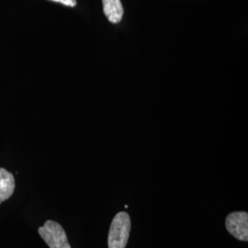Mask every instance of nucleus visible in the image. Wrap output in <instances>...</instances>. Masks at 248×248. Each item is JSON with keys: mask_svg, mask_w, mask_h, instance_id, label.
Wrapping results in <instances>:
<instances>
[{"mask_svg": "<svg viewBox=\"0 0 248 248\" xmlns=\"http://www.w3.org/2000/svg\"><path fill=\"white\" fill-rule=\"evenodd\" d=\"M131 231V219L125 212L117 213L110 224L108 236V248H125Z\"/></svg>", "mask_w": 248, "mask_h": 248, "instance_id": "obj_1", "label": "nucleus"}, {"mask_svg": "<svg viewBox=\"0 0 248 248\" xmlns=\"http://www.w3.org/2000/svg\"><path fill=\"white\" fill-rule=\"evenodd\" d=\"M38 232L50 248H71L65 231L58 222L49 220Z\"/></svg>", "mask_w": 248, "mask_h": 248, "instance_id": "obj_2", "label": "nucleus"}, {"mask_svg": "<svg viewBox=\"0 0 248 248\" xmlns=\"http://www.w3.org/2000/svg\"><path fill=\"white\" fill-rule=\"evenodd\" d=\"M226 229L236 239L244 242L248 241V213L247 212H234L226 217Z\"/></svg>", "mask_w": 248, "mask_h": 248, "instance_id": "obj_3", "label": "nucleus"}, {"mask_svg": "<svg viewBox=\"0 0 248 248\" xmlns=\"http://www.w3.org/2000/svg\"><path fill=\"white\" fill-rule=\"evenodd\" d=\"M15 189L14 176L5 169H0V204L9 200Z\"/></svg>", "mask_w": 248, "mask_h": 248, "instance_id": "obj_4", "label": "nucleus"}, {"mask_svg": "<svg viewBox=\"0 0 248 248\" xmlns=\"http://www.w3.org/2000/svg\"><path fill=\"white\" fill-rule=\"evenodd\" d=\"M103 11L111 23H119L124 16V8L121 0H102Z\"/></svg>", "mask_w": 248, "mask_h": 248, "instance_id": "obj_5", "label": "nucleus"}, {"mask_svg": "<svg viewBox=\"0 0 248 248\" xmlns=\"http://www.w3.org/2000/svg\"><path fill=\"white\" fill-rule=\"evenodd\" d=\"M53 2H57L62 4L64 6H68V7H76L77 6V0H50Z\"/></svg>", "mask_w": 248, "mask_h": 248, "instance_id": "obj_6", "label": "nucleus"}]
</instances>
